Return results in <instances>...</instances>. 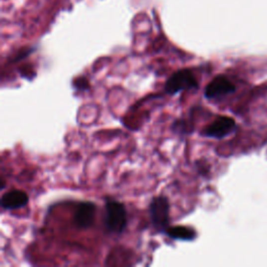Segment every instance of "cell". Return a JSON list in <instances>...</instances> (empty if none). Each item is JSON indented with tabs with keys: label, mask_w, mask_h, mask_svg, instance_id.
<instances>
[{
	"label": "cell",
	"mask_w": 267,
	"mask_h": 267,
	"mask_svg": "<svg viewBox=\"0 0 267 267\" xmlns=\"http://www.w3.org/2000/svg\"><path fill=\"white\" fill-rule=\"evenodd\" d=\"M197 88L198 82L194 74L189 69H181L175 72L165 84V92L170 95Z\"/></svg>",
	"instance_id": "3957f363"
},
{
	"label": "cell",
	"mask_w": 267,
	"mask_h": 267,
	"mask_svg": "<svg viewBox=\"0 0 267 267\" xmlns=\"http://www.w3.org/2000/svg\"><path fill=\"white\" fill-rule=\"evenodd\" d=\"M96 215V206L90 201H83L79 204L76 214H74V223L78 229L87 230L91 228Z\"/></svg>",
	"instance_id": "8992f818"
},
{
	"label": "cell",
	"mask_w": 267,
	"mask_h": 267,
	"mask_svg": "<svg viewBox=\"0 0 267 267\" xmlns=\"http://www.w3.org/2000/svg\"><path fill=\"white\" fill-rule=\"evenodd\" d=\"M236 129L235 120L227 116H219L211 124L205 127L202 136L213 139H223Z\"/></svg>",
	"instance_id": "277c9868"
},
{
	"label": "cell",
	"mask_w": 267,
	"mask_h": 267,
	"mask_svg": "<svg viewBox=\"0 0 267 267\" xmlns=\"http://www.w3.org/2000/svg\"><path fill=\"white\" fill-rule=\"evenodd\" d=\"M28 194L22 190H10L1 197V207L4 210H17L28 204Z\"/></svg>",
	"instance_id": "52a82bcc"
},
{
	"label": "cell",
	"mask_w": 267,
	"mask_h": 267,
	"mask_svg": "<svg viewBox=\"0 0 267 267\" xmlns=\"http://www.w3.org/2000/svg\"><path fill=\"white\" fill-rule=\"evenodd\" d=\"M235 90H236V87L228 78L218 76L207 85L205 96L208 99H218L235 92Z\"/></svg>",
	"instance_id": "5b68a950"
},
{
	"label": "cell",
	"mask_w": 267,
	"mask_h": 267,
	"mask_svg": "<svg viewBox=\"0 0 267 267\" xmlns=\"http://www.w3.org/2000/svg\"><path fill=\"white\" fill-rule=\"evenodd\" d=\"M169 238L175 240H184V241H192L196 238V232L194 229L178 226V227H169V229L165 233Z\"/></svg>",
	"instance_id": "ba28073f"
},
{
	"label": "cell",
	"mask_w": 267,
	"mask_h": 267,
	"mask_svg": "<svg viewBox=\"0 0 267 267\" xmlns=\"http://www.w3.org/2000/svg\"><path fill=\"white\" fill-rule=\"evenodd\" d=\"M127 226V214L122 202L106 198L104 205V227L111 234H122Z\"/></svg>",
	"instance_id": "6da1fadb"
},
{
	"label": "cell",
	"mask_w": 267,
	"mask_h": 267,
	"mask_svg": "<svg viewBox=\"0 0 267 267\" xmlns=\"http://www.w3.org/2000/svg\"><path fill=\"white\" fill-rule=\"evenodd\" d=\"M149 216L153 227L159 232L165 234L170 227V204L164 195L155 196L149 205Z\"/></svg>",
	"instance_id": "7a4b0ae2"
}]
</instances>
